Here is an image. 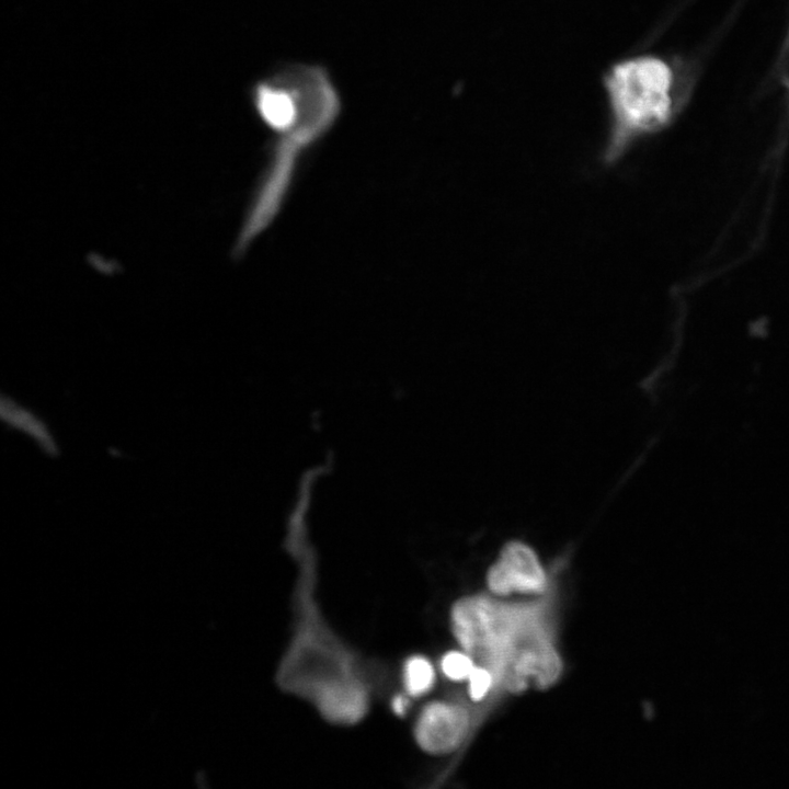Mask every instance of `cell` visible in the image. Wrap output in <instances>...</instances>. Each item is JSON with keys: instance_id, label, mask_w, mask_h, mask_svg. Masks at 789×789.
Masks as SVG:
<instances>
[{"instance_id": "cell-2", "label": "cell", "mask_w": 789, "mask_h": 789, "mask_svg": "<svg viewBox=\"0 0 789 789\" xmlns=\"http://www.w3.org/2000/svg\"><path fill=\"white\" fill-rule=\"evenodd\" d=\"M293 70L299 93L298 115L293 126L275 139L267 168L238 236V254L272 225L290 192L300 159L332 128L340 115V95L323 68L307 65Z\"/></svg>"}, {"instance_id": "cell-1", "label": "cell", "mask_w": 789, "mask_h": 789, "mask_svg": "<svg viewBox=\"0 0 789 789\" xmlns=\"http://www.w3.org/2000/svg\"><path fill=\"white\" fill-rule=\"evenodd\" d=\"M451 629L476 665L487 668L493 687L521 693L546 688L561 673L544 602L507 604L485 596L459 599Z\"/></svg>"}, {"instance_id": "cell-9", "label": "cell", "mask_w": 789, "mask_h": 789, "mask_svg": "<svg viewBox=\"0 0 789 789\" xmlns=\"http://www.w3.org/2000/svg\"><path fill=\"white\" fill-rule=\"evenodd\" d=\"M468 679L469 695L474 701L483 699L493 687L491 673L482 666L476 665Z\"/></svg>"}, {"instance_id": "cell-10", "label": "cell", "mask_w": 789, "mask_h": 789, "mask_svg": "<svg viewBox=\"0 0 789 789\" xmlns=\"http://www.w3.org/2000/svg\"><path fill=\"white\" fill-rule=\"evenodd\" d=\"M409 699L404 695H397L391 701V709L396 714L402 716L408 710Z\"/></svg>"}, {"instance_id": "cell-5", "label": "cell", "mask_w": 789, "mask_h": 789, "mask_svg": "<svg viewBox=\"0 0 789 789\" xmlns=\"http://www.w3.org/2000/svg\"><path fill=\"white\" fill-rule=\"evenodd\" d=\"M489 588L499 595L513 592L542 593L546 574L536 553L522 542L507 544L487 576Z\"/></svg>"}, {"instance_id": "cell-4", "label": "cell", "mask_w": 789, "mask_h": 789, "mask_svg": "<svg viewBox=\"0 0 789 789\" xmlns=\"http://www.w3.org/2000/svg\"><path fill=\"white\" fill-rule=\"evenodd\" d=\"M470 729L468 711L456 704L434 701L420 712L413 729L418 745L431 754L455 751Z\"/></svg>"}, {"instance_id": "cell-3", "label": "cell", "mask_w": 789, "mask_h": 789, "mask_svg": "<svg viewBox=\"0 0 789 789\" xmlns=\"http://www.w3.org/2000/svg\"><path fill=\"white\" fill-rule=\"evenodd\" d=\"M671 70L654 57L614 64L604 76L609 124L602 150L606 165L618 163L642 136L661 128L671 115Z\"/></svg>"}, {"instance_id": "cell-7", "label": "cell", "mask_w": 789, "mask_h": 789, "mask_svg": "<svg viewBox=\"0 0 789 789\" xmlns=\"http://www.w3.org/2000/svg\"><path fill=\"white\" fill-rule=\"evenodd\" d=\"M435 681V671L428 659L422 655L408 658L402 665V684L410 697L426 694Z\"/></svg>"}, {"instance_id": "cell-6", "label": "cell", "mask_w": 789, "mask_h": 789, "mask_svg": "<svg viewBox=\"0 0 789 789\" xmlns=\"http://www.w3.org/2000/svg\"><path fill=\"white\" fill-rule=\"evenodd\" d=\"M1 416L9 426L31 437L45 453L56 454L58 447L46 424L10 398L1 401Z\"/></svg>"}, {"instance_id": "cell-8", "label": "cell", "mask_w": 789, "mask_h": 789, "mask_svg": "<svg viewBox=\"0 0 789 789\" xmlns=\"http://www.w3.org/2000/svg\"><path fill=\"white\" fill-rule=\"evenodd\" d=\"M474 666L476 663L469 654L458 651L446 653L441 661L443 673L453 681L468 678Z\"/></svg>"}]
</instances>
